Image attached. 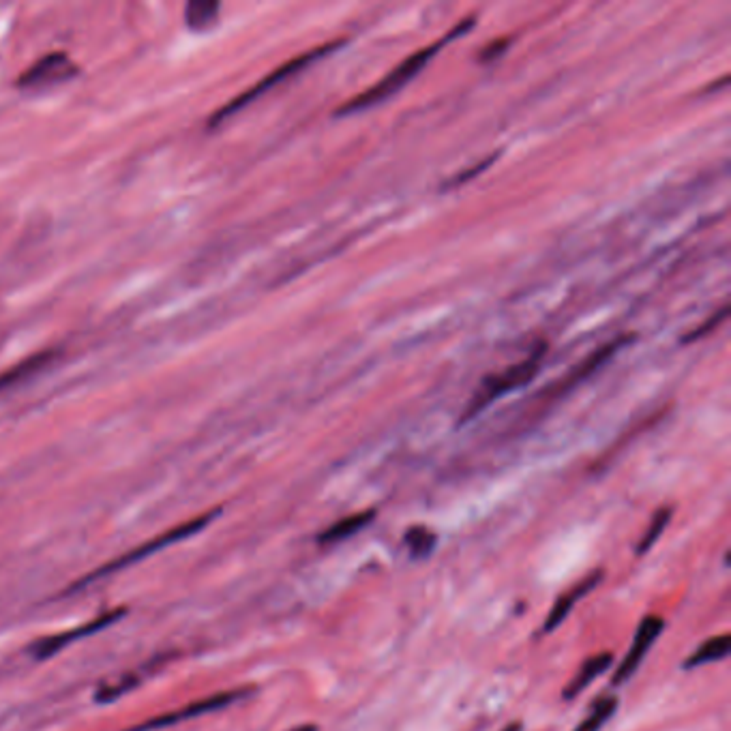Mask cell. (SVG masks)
<instances>
[{"instance_id":"obj_10","label":"cell","mask_w":731,"mask_h":731,"mask_svg":"<svg viewBox=\"0 0 731 731\" xmlns=\"http://www.w3.org/2000/svg\"><path fill=\"white\" fill-rule=\"evenodd\" d=\"M54 356L56 354L52 350L39 352V354L24 358V361L9 367L7 371H3V374H0V397H3L5 393H9V391H16L18 386L26 384L28 380H33L35 376H39L41 371L54 361Z\"/></svg>"},{"instance_id":"obj_13","label":"cell","mask_w":731,"mask_h":731,"mask_svg":"<svg viewBox=\"0 0 731 731\" xmlns=\"http://www.w3.org/2000/svg\"><path fill=\"white\" fill-rule=\"evenodd\" d=\"M731 652V637L729 635H716V637H710L706 639L704 644H701L689 659L684 661V669H695V667H701V665H708V663H716V661H723L727 659Z\"/></svg>"},{"instance_id":"obj_16","label":"cell","mask_w":731,"mask_h":731,"mask_svg":"<svg viewBox=\"0 0 731 731\" xmlns=\"http://www.w3.org/2000/svg\"><path fill=\"white\" fill-rule=\"evenodd\" d=\"M671 515H674V509H671V506H661V509L652 515L646 532L641 534V539H639L637 556L648 554V551L656 545V541L661 539L663 532L667 530V524L671 521Z\"/></svg>"},{"instance_id":"obj_20","label":"cell","mask_w":731,"mask_h":731,"mask_svg":"<svg viewBox=\"0 0 731 731\" xmlns=\"http://www.w3.org/2000/svg\"><path fill=\"white\" fill-rule=\"evenodd\" d=\"M502 731H521V723H511V725H506Z\"/></svg>"},{"instance_id":"obj_4","label":"cell","mask_w":731,"mask_h":731,"mask_svg":"<svg viewBox=\"0 0 731 731\" xmlns=\"http://www.w3.org/2000/svg\"><path fill=\"white\" fill-rule=\"evenodd\" d=\"M341 43L343 41H333V43H326V46H322V48H316V50H309V52H305V54H301V56H296V58H292V61H288L286 65H281V67H277L273 73H268V76L264 78V80H260L256 86H251L249 88V91L247 93H243V95H238L236 99H232L230 103H228V106H223L219 112H215L213 114V118H211V127H217V125H221L223 121H226V118H230L232 114H236L238 110H243V108H247L249 106V103L253 101V99H258L260 95H264L266 91H271V88L273 86H277L279 82H283V80H288L290 76H294V73H298V71H301V69H305L307 65H311V63H316L318 61V58H322V56H326V54H331L333 50H337L339 46H341Z\"/></svg>"},{"instance_id":"obj_3","label":"cell","mask_w":731,"mask_h":731,"mask_svg":"<svg viewBox=\"0 0 731 731\" xmlns=\"http://www.w3.org/2000/svg\"><path fill=\"white\" fill-rule=\"evenodd\" d=\"M545 352H547V346L545 343H539L524 361H519L517 365H511L509 369L500 371V374H494V376H487L479 391H476L470 399V404L466 406L464 410V416H461V425L472 421L474 416H479L485 408H489L494 401H498L504 393H511L515 389H519V386L528 384L536 374H539V369L543 365V358H545Z\"/></svg>"},{"instance_id":"obj_2","label":"cell","mask_w":731,"mask_h":731,"mask_svg":"<svg viewBox=\"0 0 731 731\" xmlns=\"http://www.w3.org/2000/svg\"><path fill=\"white\" fill-rule=\"evenodd\" d=\"M219 515H221V509H213V511L202 513V515L193 517V519H187V521H183V524H178V526H174V528L166 530V532L159 534V536H153V539L144 541L140 547L127 551L125 556H118V558H114L112 562L99 566V569H97V571H93L91 575H84V577H80V579L76 581V584H71V586L67 588V594H71V592H80V590H82V588H86L88 584H95V581H99V579H103V577H110V575H114V573H118V571L127 569V566H131V564H136V562H142V560H146V558H151L153 554H157V551H161V549H166V547H170V545H174V543H181V541L189 539V536H193V534H198L200 530H204V528H206L208 524H211V521H213L215 517H219Z\"/></svg>"},{"instance_id":"obj_7","label":"cell","mask_w":731,"mask_h":731,"mask_svg":"<svg viewBox=\"0 0 731 731\" xmlns=\"http://www.w3.org/2000/svg\"><path fill=\"white\" fill-rule=\"evenodd\" d=\"M125 614H127L125 607H116L112 611H106V614L97 616L91 622L76 626V629L65 631V633H58V635H50V637H43V639L35 641V644L31 646L33 659L35 661H46V659H50V656H54V654H58L61 650H65L67 646H71L73 641H80V639H84L88 635H95V633H99L103 629H108V626H112L114 622L121 620Z\"/></svg>"},{"instance_id":"obj_15","label":"cell","mask_w":731,"mask_h":731,"mask_svg":"<svg viewBox=\"0 0 731 731\" xmlns=\"http://www.w3.org/2000/svg\"><path fill=\"white\" fill-rule=\"evenodd\" d=\"M404 545L408 547L410 556L414 560H425L427 556L434 554L438 545V536L425 526H410L404 534Z\"/></svg>"},{"instance_id":"obj_12","label":"cell","mask_w":731,"mask_h":731,"mask_svg":"<svg viewBox=\"0 0 731 731\" xmlns=\"http://www.w3.org/2000/svg\"><path fill=\"white\" fill-rule=\"evenodd\" d=\"M374 519H376V511H371V509L343 517V519L335 521L333 526H328L324 532L318 534V543L328 545V543L346 541V539H350V536H354L356 532H361L363 528H367Z\"/></svg>"},{"instance_id":"obj_6","label":"cell","mask_w":731,"mask_h":731,"mask_svg":"<svg viewBox=\"0 0 731 731\" xmlns=\"http://www.w3.org/2000/svg\"><path fill=\"white\" fill-rule=\"evenodd\" d=\"M78 76V65L71 61L65 52H52L41 56L37 63L28 67L18 78V88L26 91H39V88H50L63 84Z\"/></svg>"},{"instance_id":"obj_9","label":"cell","mask_w":731,"mask_h":731,"mask_svg":"<svg viewBox=\"0 0 731 731\" xmlns=\"http://www.w3.org/2000/svg\"><path fill=\"white\" fill-rule=\"evenodd\" d=\"M601 581H603V571H601V569H596V571L588 573V575H586L584 579H581L577 586H573L569 592L562 594L560 599L554 603V607L549 609V614H547V618H545V622H543V633H554V631L558 629V626H560L566 618H569V614L573 611L575 603H579L581 599H584L586 594H590L596 586L601 584Z\"/></svg>"},{"instance_id":"obj_5","label":"cell","mask_w":731,"mask_h":731,"mask_svg":"<svg viewBox=\"0 0 731 731\" xmlns=\"http://www.w3.org/2000/svg\"><path fill=\"white\" fill-rule=\"evenodd\" d=\"M249 693H251L249 689H234V691H221L215 695H208L204 699L193 701V704H187L178 710L161 714V716H157V719L131 727L129 731H157V729H166L174 723H181L187 719H198V716H202V714H211V712H217L221 708H228V706L236 704L238 699L247 697Z\"/></svg>"},{"instance_id":"obj_14","label":"cell","mask_w":731,"mask_h":731,"mask_svg":"<svg viewBox=\"0 0 731 731\" xmlns=\"http://www.w3.org/2000/svg\"><path fill=\"white\" fill-rule=\"evenodd\" d=\"M618 697L603 693L590 704V712L584 721H581L573 731H601V727L616 714Z\"/></svg>"},{"instance_id":"obj_17","label":"cell","mask_w":731,"mask_h":731,"mask_svg":"<svg viewBox=\"0 0 731 731\" xmlns=\"http://www.w3.org/2000/svg\"><path fill=\"white\" fill-rule=\"evenodd\" d=\"M219 16V3H208V0H196V3H189L185 18L187 26L193 31H206L208 26H213Z\"/></svg>"},{"instance_id":"obj_8","label":"cell","mask_w":731,"mask_h":731,"mask_svg":"<svg viewBox=\"0 0 731 731\" xmlns=\"http://www.w3.org/2000/svg\"><path fill=\"white\" fill-rule=\"evenodd\" d=\"M663 629H665V620L659 618V616H646L644 620L639 622L635 639H633V646H631L629 652H626L624 661L618 665L614 678H611V684L620 686V684L629 682L633 678V674L639 669L641 661L646 659V654L650 652L654 641L659 639Z\"/></svg>"},{"instance_id":"obj_18","label":"cell","mask_w":731,"mask_h":731,"mask_svg":"<svg viewBox=\"0 0 731 731\" xmlns=\"http://www.w3.org/2000/svg\"><path fill=\"white\" fill-rule=\"evenodd\" d=\"M725 318H727V307H721L719 311L712 313V316H710L704 324H701V328H695L693 333L686 335V337H684V343H689V341H695V339H699V337L708 335V333L712 331V328H716V324H721Z\"/></svg>"},{"instance_id":"obj_19","label":"cell","mask_w":731,"mask_h":731,"mask_svg":"<svg viewBox=\"0 0 731 731\" xmlns=\"http://www.w3.org/2000/svg\"><path fill=\"white\" fill-rule=\"evenodd\" d=\"M290 731H318V727L316 725H298V727H292Z\"/></svg>"},{"instance_id":"obj_1","label":"cell","mask_w":731,"mask_h":731,"mask_svg":"<svg viewBox=\"0 0 731 731\" xmlns=\"http://www.w3.org/2000/svg\"><path fill=\"white\" fill-rule=\"evenodd\" d=\"M474 24H476V20H474V18H468V20L461 22L459 26H455L453 31H451L449 35H446L442 41L431 43V46H427V48H423V50H416L412 56H408V58H406L404 63H399V65H397V67L389 73V76H384L378 84L371 86L369 91H365V93H361L358 97H354V99H350V101L343 103V106H341L339 110H335V116H348V114L363 112V110H367V108H374V106H378V103H382L384 99L393 97V95H395V93H399L401 88H404V86H406L412 78L419 76V73L425 69V65H427V63L431 61V58H434V56H436V54H438L444 46H446V43H451V41H453V39H457V37H464Z\"/></svg>"},{"instance_id":"obj_11","label":"cell","mask_w":731,"mask_h":731,"mask_svg":"<svg viewBox=\"0 0 731 731\" xmlns=\"http://www.w3.org/2000/svg\"><path fill=\"white\" fill-rule=\"evenodd\" d=\"M611 663H614V654L611 652H601V654H594V656H588V659L581 663V667L577 669V674L573 676V680L566 684L564 689V699L571 701L573 697H577L581 691H586L588 686L603 676L605 671L611 667Z\"/></svg>"}]
</instances>
